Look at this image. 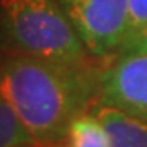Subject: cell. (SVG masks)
Segmentation results:
<instances>
[{"label":"cell","instance_id":"4","mask_svg":"<svg viewBox=\"0 0 147 147\" xmlns=\"http://www.w3.org/2000/svg\"><path fill=\"white\" fill-rule=\"evenodd\" d=\"M98 106H113L147 121V54H121L100 77Z\"/></svg>","mask_w":147,"mask_h":147},{"label":"cell","instance_id":"5","mask_svg":"<svg viewBox=\"0 0 147 147\" xmlns=\"http://www.w3.org/2000/svg\"><path fill=\"white\" fill-rule=\"evenodd\" d=\"M95 115L108 132L110 147H147V121L113 106H98Z\"/></svg>","mask_w":147,"mask_h":147},{"label":"cell","instance_id":"1","mask_svg":"<svg viewBox=\"0 0 147 147\" xmlns=\"http://www.w3.org/2000/svg\"><path fill=\"white\" fill-rule=\"evenodd\" d=\"M100 93L85 65H70L28 54L0 64V95L36 142L51 144L65 136L70 121Z\"/></svg>","mask_w":147,"mask_h":147},{"label":"cell","instance_id":"6","mask_svg":"<svg viewBox=\"0 0 147 147\" xmlns=\"http://www.w3.org/2000/svg\"><path fill=\"white\" fill-rule=\"evenodd\" d=\"M69 147H110V137L95 113H80L70 121L65 132Z\"/></svg>","mask_w":147,"mask_h":147},{"label":"cell","instance_id":"10","mask_svg":"<svg viewBox=\"0 0 147 147\" xmlns=\"http://www.w3.org/2000/svg\"><path fill=\"white\" fill-rule=\"evenodd\" d=\"M46 144H41V142H31V144H25V146H20V147H44Z\"/></svg>","mask_w":147,"mask_h":147},{"label":"cell","instance_id":"11","mask_svg":"<svg viewBox=\"0 0 147 147\" xmlns=\"http://www.w3.org/2000/svg\"><path fill=\"white\" fill-rule=\"evenodd\" d=\"M56 147H69V146H56Z\"/></svg>","mask_w":147,"mask_h":147},{"label":"cell","instance_id":"7","mask_svg":"<svg viewBox=\"0 0 147 147\" xmlns=\"http://www.w3.org/2000/svg\"><path fill=\"white\" fill-rule=\"evenodd\" d=\"M31 142L36 141L21 124L20 118L7 100L0 95V147H20Z\"/></svg>","mask_w":147,"mask_h":147},{"label":"cell","instance_id":"3","mask_svg":"<svg viewBox=\"0 0 147 147\" xmlns=\"http://www.w3.org/2000/svg\"><path fill=\"white\" fill-rule=\"evenodd\" d=\"M87 51L98 59L119 53L129 28V0H59Z\"/></svg>","mask_w":147,"mask_h":147},{"label":"cell","instance_id":"2","mask_svg":"<svg viewBox=\"0 0 147 147\" xmlns=\"http://www.w3.org/2000/svg\"><path fill=\"white\" fill-rule=\"evenodd\" d=\"M0 30L21 54L85 65L87 47L59 0H0Z\"/></svg>","mask_w":147,"mask_h":147},{"label":"cell","instance_id":"8","mask_svg":"<svg viewBox=\"0 0 147 147\" xmlns=\"http://www.w3.org/2000/svg\"><path fill=\"white\" fill-rule=\"evenodd\" d=\"M146 26H147V0H129L127 36H131V34H134L136 31H139V30H142Z\"/></svg>","mask_w":147,"mask_h":147},{"label":"cell","instance_id":"9","mask_svg":"<svg viewBox=\"0 0 147 147\" xmlns=\"http://www.w3.org/2000/svg\"><path fill=\"white\" fill-rule=\"evenodd\" d=\"M126 53L147 54V26L126 38V41L123 42V46L119 49V54H126Z\"/></svg>","mask_w":147,"mask_h":147}]
</instances>
